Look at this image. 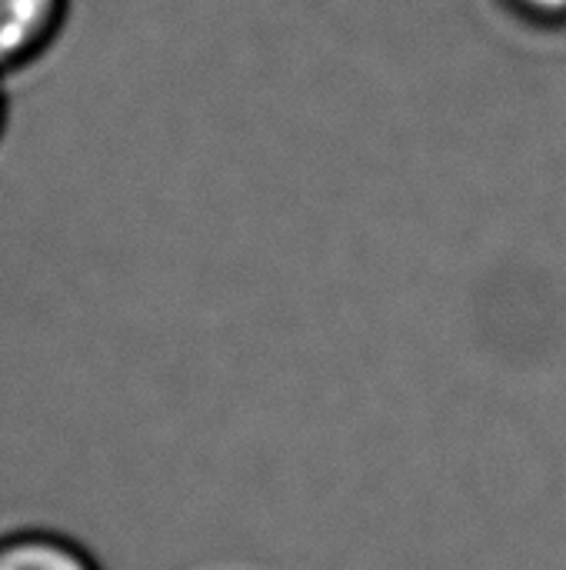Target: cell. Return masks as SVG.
Segmentation results:
<instances>
[{"label": "cell", "mask_w": 566, "mask_h": 570, "mask_svg": "<svg viewBox=\"0 0 566 570\" xmlns=\"http://www.w3.org/2000/svg\"><path fill=\"white\" fill-rule=\"evenodd\" d=\"M70 0H0V80L33 63L60 33Z\"/></svg>", "instance_id": "cell-1"}, {"label": "cell", "mask_w": 566, "mask_h": 570, "mask_svg": "<svg viewBox=\"0 0 566 570\" xmlns=\"http://www.w3.org/2000/svg\"><path fill=\"white\" fill-rule=\"evenodd\" d=\"M0 570H100V564L63 534L17 531L0 538Z\"/></svg>", "instance_id": "cell-2"}, {"label": "cell", "mask_w": 566, "mask_h": 570, "mask_svg": "<svg viewBox=\"0 0 566 570\" xmlns=\"http://www.w3.org/2000/svg\"><path fill=\"white\" fill-rule=\"evenodd\" d=\"M520 23L544 30V33H566V0H500Z\"/></svg>", "instance_id": "cell-3"}, {"label": "cell", "mask_w": 566, "mask_h": 570, "mask_svg": "<svg viewBox=\"0 0 566 570\" xmlns=\"http://www.w3.org/2000/svg\"><path fill=\"white\" fill-rule=\"evenodd\" d=\"M3 120H7V100H3V87H0V134H3Z\"/></svg>", "instance_id": "cell-4"}]
</instances>
